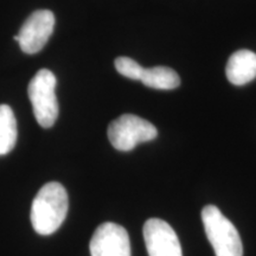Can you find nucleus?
Here are the masks:
<instances>
[{"label":"nucleus","mask_w":256,"mask_h":256,"mask_svg":"<svg viewBox=\"0 0 256 256\" xmlns=\"http://www.w3.org/2000/svg\"><path fill=\"white\" fill-rule=\"evenodd\" d=\"M68 194L62 184L50 182L38 191L31 206V223L42 236L58 230L68 214Z\"/></svg>","instance_id":"nucleus-1"},{"label":"nucleus","mask_w":256,"mask_h":256,"mask_svg":"<svg viewBox=\"0 0 256 256\" xmlns=\"http://www.w3.org/2000/svg\"><path fill=\"white\" fill-rule=\"evenodd\" d=\"M202 220L216 256H243L242 241L238 229L218 208L204 206Z\"/></svg>","instance_id":"nucleus-2"},{"label":"nucleus","mask_w":256,"mask_h":256,"mask_svg":"<svg viewBox=\"0 0 256 256\" xmlns=\"http://www.w3.org/2000/svg\"><path fill=\"white\" fill-rule=\"evenodd\" d=\"M56 84L55 75L48 69H40L28 83V94L34 118L43 128L52 127L58 118Z\"/></svg>","instance_id":"nucleus-3"},{"label":"nucleus","mask_w":256,"mask_h":256,"mask_svg":"<svg viewBox=\"0 0 256 256\" xmlns=\"http://www.w3.org/2000/svg\"><path fill=\"white\" fill-rule=\"evenodd\" d=\"M158 136L156 128L142 118L133 114H124L112 121L108 127V138L118 151L128 152L142 142H151Z\"/></svg>","instance_id":"nucleus-4"},{"label":"nucleus","mask_w":256,"mask_h":256,"mask_svg":"<svg viewBox=\"0 0 256 256\" xmlns=\"http://www.w3.org/2000/svg\"><path fill=\"white\" fill-rule=\"evenodd\" d=\"M55 28V16L49 10H38L28 17L14 37L23 52L34 55L46 46Z\"/></svg>","instance_id":"nucleus-5"},{"label":"nucleus","mask_w":256,"mask_h":256,"mask_svg":"<svg viewBox=\"0 0 256 256\" xmlns=\"http://www.w3.org/2000/svg\"><path fill=\"white\" fill-rule=\"evenodd\" d=\"M89 249L92 256H130L128 232L116 223L101 224L92 235Z\"/></svg>","instance_id":"nucleus-6"},{"label":"nucleus","mask_w":256,"mask_h":256,"mask_svg":"<svg viewBox=\"0 0 256 256\" xmlns=\"http://www.w3.org/2000/svg\"><path fill=\"white\" fill-rule=\"evenodd\" d=\"M144 240L150 256H183L177 234L165 220H147L144 226Z\"/></svg>","instance_id":"nucleus-7"},{"label":"nucleus","mask_w":256,"mask_h":256,"mask_svg":"<svg viewBox=\"0 0 256 256\" xmlns=\"http://www.w3.org/2000/svg\"><path fill=\"white\" fill-rule=\"evenodd\" d=\"M226 78L234 86H244L256 78V54L240 50L229 57L226 68Z\"/></svg>","instance_id":"nucleus-8"},{"label":"nucleus","mask_w":256,"mask_h":256,"mask_svg":"<svg viewBox=\"0 0 256 256\" xmlns=\"http://www.w3.org/2000/svg\"><path fill=\"white\" fill-rule=\"evenodd\" d=\"M146 87L160 90H171L180 84V78L174 69L168 66H154L151 69H142L140 80Z\"/></svg>","instance_id":"nucleus-9"},{"label":"nucleus","mask_w":256,"mask_h":256,"mask_svg":"<svg viewBox=\"0 0 256 256\" xmlns=\"http://www.w3.org/2000/svg\"><path fill=\"white\" fill-rule=\"evenodd\" d=\"M17 120L12 108L8 104H0V156L8 154L17 142Z\"/></svg>","instance_id":"nucleus-10"},{"label":"nucleus","mask_w":256,"mask_h":256,"mask_svg":"<svg viewBox=\"0 0 256 256\" xmlns=\"http://www.w3.org/2000/svg\"><path fill=\"white\" fill-rule=\"evenodd\" d=\"M115 69L124 78L130 80H140V75L142 72V66L136 60L128 57H119L115 60Z\"/></svg>","instance_id":"nucleus-11"}]
</instances>
